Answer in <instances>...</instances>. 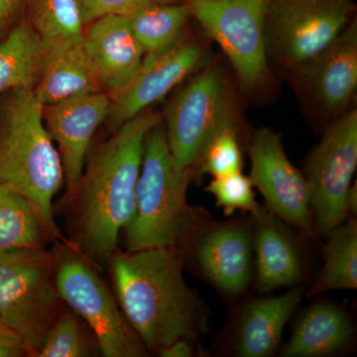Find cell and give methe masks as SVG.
I'll list each match as a JSON object with an SVG mask.
<instances>
[{
    "label": "cell",
    "instance_id": "4316f807",
    "mask_svg": "<svg viewBox=\"0 0 357 357\" xmlns=\"http://www.w3.org/2000/svg\"><path fill=\"white\" fill-rule=\"evenodd\" d=\"M241 136V131L236 128H227L217 134L204 150L195 180L204 175L218 178L243 172Z\"/></svg>",
    "mask_w": 357,
    "mask_h": 357
},
{
    "label": "cell",
    "instance_id": "83f0119b",
    "mask_svg": "<svg viewBox=\"0 0 357 357\" xmlns=\"http://www.w3.org/2000/svg\"><path fill=\"white\" fill-rule=\"evenodd\" d=\"M253 188L248 176L237 172L213 178L204 191L213 195L215 204L222 208L225 217H231L237 211L252 215L260 208Z\"/></svg>",
    "mask_w": 357,
    "mask_h": 357
},
{
    "label": "cell",
    "instance_id": "2e32d148",
    "mask_svg": "<svg viewBox=\"0 0 357 357\" xmlns=\"http://www.w3.org/2000/svg\"><path fill=\"white\" fill-rule=\"evenodd\" d=\"M83 44L100 88L114 96L132 83L142 68L145 54L121 15H105L89 23Z\"/></svg>",
    "mask_w": 357,
    "mask_h": 357
},
{
    "label": "cell",
    "instance_id": "7402d4cb",
    "mask_svg": "<svg viewBox=\"0 0 357 357\" xmlns=\"http://www.w3.org/2000/svg\"><path fill=\"white\" fill-rule=\"evenodd\" d=\"M128 18L144 51V59H153L172 48L184 37L192 15L183 1L145 6Z\"/></svg>",
    "mask_w": 357,
    "mask_h": 357
},
{
    "label": "cell",
    "instance_id": "d6986e66",
    "mask_svg": "<svg viewBox=\"0 0 357 357\" xmlns=\"http://www.w3.org/2000/svg\"><path fill=\"white\" fill-rule=\"evenodd\" d=\"M354 325L342 307L318 302L298 319L282 357H321L335 354L351 342Z\"/></svg>",
    "mask_w": 357,
    "mask_h": 357
},
{
    "label": "cell",
    "instance_id": "277c9868",
    "mask_svg": "<svg viewBox=\"0 0 357 357\" xmlns=\"http://www.w3.org/2000/svg\"><path fill=\"white\" fill-rule=\"evenodd\" d=\"M237 89L229 68L220 58H211L164 110L162 121L171 153L176 165L192 181L211 140L227 128L241 130Z\"/></svg>",
    "mask_w": 357,
    "mask_h": 357
},
{
    "label": "cell",
    "instance_id": "9c48e42d",
    "mask_svg": "<svg viewBox=\"0 0 357 357\" xmlns=\"http://www.w3.org/2000/svg\"><path fill=\"white\" fill-rule=\"evenodd\" d=\"M177 246L182 250L185 266L191 267L225 297H239L252 280V218L220 222L206 211L192 206Z\"/></svg>",
    "mask_w": 357,
    "mask_h": 357
},
{
    "label": "cell",
    "instance_id": "1f68e13d",
    "mask_svg": "<svg viewBox=\"0 0 357 357\" xmlns=\"http://www.w3.org/2000/svg\"><path fill=\"white\" fill-rule=\"evenodd\" d=\"M24 4L25 0H0V39Z\"/></svg>",
    "mask_w": 357,
    "mask_h": 357
},
{
    "label": "cell",
    "instance_id": "ffe728a7",
    "mask_svg": "<svg viewBox=\"0 0 357 357\" xmlns=\"http://www.w3.org/2000/svg\"><path fill=\"white\" fill-rule=\"evenodd\" d=\"M98 91L102 89L89 65L83 39L45 49L43 69L33 89L42 105H52L79 93Z\"/></svg>",
    "mask_w": 357,
    "mask_h": 357
},
{
    "label": "cell",
    "instance_id": "44dd1931",
    "mask_svg": "<svg viewBox=\"0 0 357 357\" xmlns=\"http://www.w3.org/2000/svg\"><path fill=\"white\" fill-rule=\"evenodd\" d=\"M45 47L27 18L0 39V96L34 89L43 69Z\"/></svg>",
    "mask_w": 357,
    "mask_h": 357
},
{
    "label": "cell",
    "instance_id": "52a82bcc",
    "mask_svg": "<svg viewBox=\"0 0 357 357\" xmlns=\"http://www.w3.org/2000/svg\"><path fill=\"white\" fill-rule=\"evenodd\" d=\"M56 287L63 302L86 321L105 357H142L147 349L129 325L98 264L72 243L52 251Z\"/></svg>",
    "mask_w": 357,
    "mask_h": 357
},
{
    "label": "cell",
    "instance_id": "484cf974",
    "mask_svg": "<svg viewBox=\"0 0 357 357\" xmlns=\"http://www.w3.org/2000/svg\"><path fill=\"white\" fill-rule=\"evenodd\" d=\"M98 351L95 338L89 337L79 317L69 307H63L35 356L86 357Z\"/></svg>",
    "mask_w": 357,
    "mask_h": 357
},
{
    "label": "cell",
    "instance_id": "4dcf8cb0",
    "mask_svg": "<svg viewBox=\"0 0 357 357\" xmlns=\"http://www.w3.org/2000/svg\"><path fill=\"white\" fill-rule=\"evenodd\" d=\"M198 342L187 338H178L165 347H160L157 354L161 357H192L199 354Z\"/></svg>",
    "mask_w": 357,
    "mask_h": 357
},
{
    "label": "cell",
    "instance_id": "cb8c5ba5",
    "mask_svg": "<svg viewBox=\"0 0 357 357\" xmlns=\"http://www.w3.org/2000/svg\"><path fill=\"white\" fill-rule=\"evenodd\" d=\"M48 241L38 213L29 199L13 188L0 185V252L45 248Z\"/></svg>",
    "mask_w": 357,
    "mask_h": 357
},
{
    "label": "cell",
    "instance_id": "4fadbf2b",
    "mask_svg": "<svg viewBox=\"0 0 357 357\" xmlns=\"http://www.w3.org/2000/svg\"><path fill=\"white\" fill-rule=\"evenodd\" d=\"M248 147L249 178L264 199L265 208L303 236L316 241L309 184L303 171L289 160L281 134L269 128L257 129Z\"/></svg>",
    "mask_w": 357,
    "mask_h": 357
},
{
    "label": "cell",
    "instance_id": "ba28073f",
    "mask_svg": "<svg viewBox=\"0 0 357 357\" xmlns=\"http://www.w3.org/2000/svg\"><path fill=\"white\" fill-rule=\"evenodd\" d=\"M64 306L56 287L52 251L0 252V321L22 337L32 356Z\"/></svg>",
    "mask_w": 357,
    "mask_h": 357
},
{
    "label": "cell",
    "instance_id": "d6a6232c",
    "mask_svg": "<svg viewBox=\"0 0 357 357\" xmlns=\"http://www.w3.org/2000/svg\"><path fill=\"white\" fill-rule=\"evenodd\" d=\"M347 215L351 218H356L357 213V185L356 182L349 188L347 197Z\"/></svg>",
    "mask_w": 357,
    "mask_h": 357
},
{
    "label": "cell",
    "instance_id": "ac0fdd59",
    "mask_svg": "<svg viewBox=\"0 0 357 357\" xmlns=\"http://www.w3.org/2000/svg\"><path fill=\"white\" fill-rule=\"evenodd\" d=\"M302 289L258 298L244 305L237 317L234 351L241 357H269L280 347L289 319L303 299Z\"/></svg>",
    "mask_w": 357,
    "mask_h": 357
},
{
    "label": "cell",
    "instance_id": "f546056e",
    "mask_svg": "<svg viewBox=\"0 0 357 357\" xmlns=\"http://www.w3.org/2000/svg\"><path fill=\"white\" fill-rule=\"evenodd\" d=\"M28 354L29 351L22 337L0 321V357H20Z\"/></svg>",
    "mask_w": 357,
    "mask_h": 357
},
{
    "label": "cell",
    "instance_id": "6da1fadb",
    "mask_svg": "<svg viewBox=\"0 0 357 357\" xmlns=\"http://www.w3.org/2000/svg\"><path fill=\"white\" fill-rule=\"evenodd\" d=\"M161 121L148 109L122 124L89 153L76 190L67 195L70 243L96 264L109 263L119 251V234L135 213L145 138Z\"/></svg>",
    "mask_w": 357,
    "mask_h": 357
},
{
    "label": "cell",
    "instance_id": "603a6c76",
    "mask_svg": "<svg viewBox=\"0 0 357 357\" xmlns=\"http://www.w3.org/2000/svg\"><path fill=\"white\" fill-rule=\"evenodd\" d=\"M324 244V266L307 293L314 298L335 290L357 288V223L356 218L345 220L331 230Z\"/></svg>",
    "mask_w": 357,
    "mask_h": 357
},
{
    "label": "cell",
    "instance_id": "5bb4252c",
    "mask_svg": "<svg viewBox=\"0 0 357 357\" xmlns=\"http://www.w3.org/2000/svg\"><path fill=\"white\" fill-rule=\"evenodd\" d=\"M210 42L204 33L199 36H190L185 32L184 37L165 53L156 58L144 59L132 83L110 96L107 119L109 132L163 100L172 89L203 68L213 58Z\"/></svg>",
    "mask_w": 357,
    "mask_h": 357
},
{
    "label": "cell",
    "instance_id": "8992f818",
    "mask_svg": "<svg viewBox=\"0 0 357 357\" xmlns=\"http://www.w3.org/2000/svg\"><path fill=\"white\" fill-rule=\"evenodd\" d=\"M202 31L229 61L237 88L249 98L273 89L265 20L269 0H184Z\"/></svg>",
    "mask_w": 357,
    "mask_h": 357
},
{
    "label": "cell",
    "instance_id": "f1b7e54d",
    "mask_svg": "<svg viewBox=\"0 0 357 357\" xmlns=\"http://www.w3.org/2000/svg\"><path fill=\"white\" fill-rule=\"evenodd\" d=\"M84 23L88 25L105 15L128 16L152 4L174 3L178 0H81Z\"/></svg>",
    "mask_w": 357,
    "mask_h": 357
},
{
    "label": "cell",
    "instance_id": "7c38bea8",
    "mask_svg": "<svg viewBox=\"0 0 357 357\" xmlns=\"http://www.w3.org/2000/svg\"><path fill=\"white\" fill-rule=\"evenodd\" d=\"M357 166V109L349 112L321 131V139L307 154L305 177L311 191L314 229L319 236L349 218L347 197Z\"/></svg>",
    "mask_w": 357,
    "mask_h": 357
},
{
    "label": "cell",
    "instance_id": "9a60e30c",
    "mask_svg": "<svg viewBox=\"0 0 357 357\" xmlns=\"http://www.w3.org/2000/svg\"><path fill=\"white\" fill-rule=\"evenodd\" d=\"M110 102L109 93L98 91L43 105L45 126L64 167L67 195L76 190L81 180L91 140L109 117Z\"/></svg>",
    "mask_w": 357,
    "mask_h": 357
},
{
    "label": "cell",
    "instance_id": "d4e9b609",
    "mask_svg": "<svg viewBox=\"0 0 357 357\" xmlns=\"http://www.w3.org/2000/svg\"><path fill=\"white\" fill-rule=\"evenodd\" d=\"M27 20L45 49L83 39L84 18L81 0H25Z\"/></svg>",
    "mask_w": 357,
    "mask_h": 357
},
{
    "label": "cell",
    "instance_id": "3957f363",
    "mask_svg": "<svg viewBox=\"0 0 357 357\" xmlns=\"http://www.w3.org/2000/svg\"><path fill=\"white\" fill-rule=\"evenodd\" d=\"M64 182L62 159L45 126L43 105L32 89L0 96V185L29 199L49 241L60 237L53 199Z\"/></svg>",
    "mask_w": 357,
    "mask_h": 357
},
{
    "label": "cell",
    "instance_id": "30bf717a",
    "mask_svg": "<svg viewBox=\"0 0 357 357\" xmlns=\"http://www.w3.org/2000/svg\"><path fill=\"white\" fill-rule=\"evenodd\" d=\"M352 0H269L265 37L270 66L288 75L321 53L356 20Z\"/></svg>",
    "mask_w": 357,
    "mask_h": 357
},
{
    "label": "cell",
    "instance_id": "5b68a950",
    "mask_svg": "<svg viewBox=\"0 0 357 357\" xmlns=\"http://www.w3.org/2000/svg\"><path fill=\"white\" fill-rule=\"evenodd\" d=\"M192 181L176 165L160 121L145 138L135 213L124 229L128 251L178 245L191 217L187 192Z\"/></svg>",
    "mask_w": 357,
    "mask_h": 357
},
{
    "label": "cell",
    "instance_id": "e0dca14e",
    "mask_svg": "<svg viewBox=\"0 0 357 357\" xmlns=\"http://www.w3.org/2000/svg\"><path fill=\"white\" fill-rule=\"evenodd\" d=\"M251 218L257 290L270 293L297 285L303 277V260L287 225L261 206Z\"/></svg>",
    "mask_w": 357,
    "mask_h": 357
},
{
    "label": "cell",
    "instance_id": "8fae6325",
    "mask_svg": "<svg viewBox=\"0 0 357 357\" xmlns=\"http://www.w3.org/2000/svg\"><path fill=\"white\" fill-rule=\"evenodd\" d=\"M303 114L316 130L354 107L357 91V20L321 53L287 75Z\"/></svg>",
    "mask_w": 357,
    "mask_h": 357
},
{
    "label": "cell",
    "instance_id": "7a4b0ae2",
    "mask_svg": "<svg viewBox=\"0 0 357 357\" xmlns=\"http://www.w3.org/2000/svg\"><path fill=\"white\" fill-rule=\"evenodd\" d=\"M122 312L147 351L208 332L203 301L185 282L178 246L117 251L109 261Z\"/></svg>",
    "mask_w": 357,
    "mask_h": 357
}]
</instances>
